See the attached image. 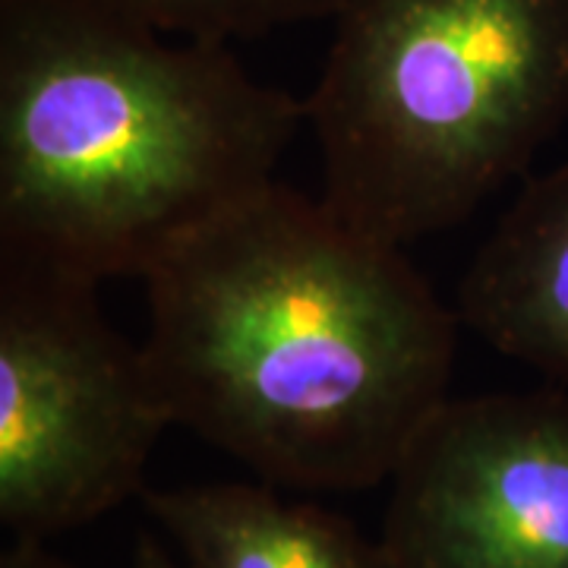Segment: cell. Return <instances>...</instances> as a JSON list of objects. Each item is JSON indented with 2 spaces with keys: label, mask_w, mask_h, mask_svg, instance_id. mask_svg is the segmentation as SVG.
I'll return each mask as SVG.
<instances>
[{
  "label": "cell",
  "mask_w": 568,
  "mask_h": 568,
  "mask_svg": "<svg viewBox=\"0 0 568 568\" xmlns=\"http://www.w3.org/2000/svg\"><path fill=\"white\" fill-rule=\"evenodd\" d=\"M304 102L323 200L386 244L474 215L568 123V0H347Z\"/></svg>",
  "instance_id": "obj_3"
},
{
  "label": "cell",
  "mask_w": 568,
  "mask_h": 568,
  "mask_svg": "<svg viewBox=\"0 0 568 568\" xmlns=\"http://www.w3.org/2000/svg\"><path fill=\"white\" fill-rule=\"evenodd\" d=\"M306 121L222 41L114 0H0V260L136 275L272 183Z\"/></svg>",
  "instance_id": "obj_2"
},
{
  "label": "cell",
  "mask_w": 568,
  "mask_h": 568,
  "mask_svg": "<svg viewBox=\"0 0 568 568\" xmlns=\"http://www.w3.org/2000/svg\"><path fill=\"white\" fill-rule=\"evenodd\" d=\"M136 568H181L178 566V559L168 552V549L152 537V534H145L142 530L140 537H136Z\"/></svg>",
  "instance_id": "obj_10"
},
{
  "label": "cell",
  "mask_w": 568,
  "mask_h": 568,
  "mask_svg": "<svg viewBox=\"0 0 568 568\" xmlns=\"http://www.w3.org/2000/svg\"><path fill=\"white\" fill-rule=\"evenodd\" d=\"M0 568H77L58 552L44 547V540H13L0 552Z\"/></svg>",
  "instance_id": "obj_9"
},
{
  "label": "cell",
  "mask_w": 568,
  "mask_h": 568,
  "mask_svg": "<svg viewBox=\"0 0 568 568\" xmlns=\"http://www.w3.org/2000/svg\"><path fill=\"white\" fill-rule=\"evenodd\" d=\"M168 36L196 41L260 39L272 29L338 17L347 0H114Z\"/></svg>",
  "instance_id": "obj_8"
},
{
  "label": "cell",
  "mask_w": 568,
  "mask_h": 568,
  "mask_svg": "<svg viewBox=\"0 0 568 568\" xmlns=\"http://www.w3.org/2000/svg\"><path fill=\"white\" fill-rule=\"evenodd\" d=\"M458 320L493 351L568 386V164L525 183L458 287Z\"/></svg>",
  "instance_id": "obj_6"
},
{
  "label": "cell",
  "mask_w": 568,
  "mask_h": 568,
  "mask_svg": "<svg viewBox=\"0 0 568 568\" xmlns=\"http://www.w3.org/2000/svg\"><path fill=\"white\" fill-rule=\"evenodd\" d=\"M142 282L171 420L272 487H379L448 402L458 313L402 246L284 183L212 215Z\"/></svg>",
  "instance_id": "obj_1"
},
{
  "label": "cell",
  "mask_w": 568,
  "mask_h": 568,
  "mask_svg": "<svg viewBox=\"0 0 568 568\" xmlns=\"http://www.w3.org/2000/svg\"><path fill=\"white\" fill-rule=\"evenodd\" d=\"M386 568H568V386L448 398L392 474Z\"/></svg>",
  "instance_id": "obj_5"
},
{
  "label": "cell",
  "mask_w": 568,
  "mask_h": 568,
  "mask_svg": "<svg viewBox=\"0 0 568 568\" xmlns=\"http://www.w3.org/2000/svg\"><path fill=\"white\" fill-rule=\"evenodd\" d=\"M145 511L190 568H386L345 515L278 496L272 484L142 489Z\"/></svg>",
  "instance_id": "obj_7"
},
{
  "label": "cell",
  "mask_w": 568,
  "mask_h": 568,
  "mask_svg": "<svg viewBox=\"0 0 568 568\" xmlns=\"http://www.w3.org/2000/svg\"><path fill=\"white\" fill-rule=\"evenodd\" d=\"M99 284L0 260V525L48 540L142 493L171 420Z\"/></svg>",
  "instance_id": "obj_4"
}]
</instances>
